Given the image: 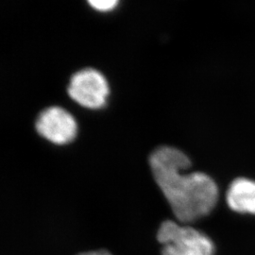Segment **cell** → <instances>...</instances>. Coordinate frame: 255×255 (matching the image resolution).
I'll list each match as a JSON object with an SVG mask.
<instances>
[{"mask_svg":"<svg viewBox=\"0 0 255 255\" xmlns=\"http://www.w3.org/2000/svg\"><path fill=\"white\" fill-rule=\"evenodd\" d=\"M148 163L155 182L179 221L194 222L215 209L219 199L218 184L207 174L187 172L191 161L183 151L160 146L150 154Z\"/></svg>","mask_w":255,"mask_h":255,"instance_id":"1","label":"cell"},{"mask_svg":"<svg viewBox=\"0 0 255 255\" xmlns=\"http://www.w3.org/2000/svg\"><path fill=\"white\" fill-rule=\"evenodd\" d=\"M162 255H215V244L207 235L190 226L165 220L157 232Z\"/></svg>","mask_w":255,"mask_h":255,"instance_id":"2","label":"cell"},{"mask_svg":"<svg viewBox=\"0 0 255 255\" xmlns=\"http://www.w3.org/2000/svg\"><path fill=\"white\" fill-rule=\"evenodd\" d=\"M67 94L83 108L101 109L106 106L109 99V82L101 71L95 68H83L71 77Z\"/></svg>","mask_w":255,"mask_h":255,"instance_id":"3","label":"cell"},{"mask_svg":"<svg viewBox=\"0 0 255 255\" xmlns=\"http://www.w3.org/2000/svg\"><path fill=\"white\" fill-rule=\"evenodd\" d=\"M37 133L56 146H66L78 136L79 124L73 115L60 106L43 110L35 121Z\"/></svg>","mask_w":255,"mask_h":255,"instance_id":"4","label":"cell"},{"mask_svg":"<svg viewBox=\"0 0 255 255\" xmlns=\"http://www.w3.org/2000/svg\"><path fill=\"white\" fill-rule=\"evenodd\" d=\"M226 201L233 211L243 215H255V181L237 178L226 192Z\"/></svg>","mask_w":255,"mask_h":255,"instance_id":"5","label":"cell"},{"mask_svg":"<svg viewBox=\"0 0 255 255\" xmlns=\"http://www.w3.org/2000/svg\"><path fill=\"white\" fill-rule=\"evenodd\" d=\"M87 3L95 10L101 12H108L118 7L119 0H87Z\"/></svg>","mask_w":255,"mask_h":255,"instance_id":"6","label":"cell"},{"mask_svg":"<svg viewBox=\"0 0 255 255\" xmlns=\"http://www.w3.org/2000/svg\"><path fill=\"white\" fill-rule=\"evenodd\" d=\"M78 255H113L110 252L106 250H94V251H88L83 252Z\"/></svg>","mask_w":255,"mask_h":255,"instance_id":"7","label":"cell"}]
</instances>
